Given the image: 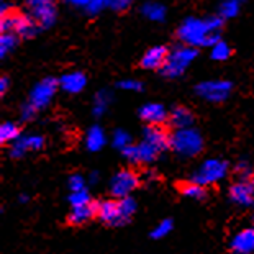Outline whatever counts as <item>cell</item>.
Instances as JSON below:
<instances>
[{
	"label": "cell",
	"mask_w": 254,
	"mask_h": 254,
	"mask_svg": "<svg viewBox=\"0 0 254 254\" xmlns=\"http://www.w3.org/2000/svg\"><path fill=\"white\" fill-rule=\"evenodd\" d=\"M251 186H253V187H254V174H253V176H251Z\"/></svg>",
	"instance_id": "7bdbcfd3"
},
{
	"label": "cell",
	"mask_w": 254,
	"mask_h": 254,
	"mask_svg": "<svg viewBox=\"0 0 254 254\" xmlns=\"http://www.w3.org/2000/svg\"><path fill=\"white\" fill-rule=\"evenodd\" d=\"M59 82L55 77H45L38 82L30 92V104L35 105L38 110L45 109V107L50 105V102L55 97L56 90H58Z\"/></svg>",
	"instance_id": "9c48e42d"
},
{
	"label": "cell",
	"mask_w": 254,
	"mask_h": 254,
	"mask_svg": "<svg viewBox=\"0 0 254 254\" xmlns=\"http://www.w3.org/2000/svg\"><path fill=\"white\" fill-rule=\"evenodd\" d=\"M118 202H120V208H122L123 217H125V220L128 221L133 217V213L136 212V202H134V198H131V197L118 198Z\"/></svg>",
	"instance_id": "4dcf8cb0"
},
{
	"label": "cell",
	"mask_w": 254,
	"mask_h": 254,
	"mask_svg": "<svg viewBox=\"0 0 254 254\" xmlns=\"http://www.w3.org/2000/svg\"><path fill=\"white\" fill-rule=\"evenodd\" d=\"M139 117L146 125H159L163 127L169 120V112L161 104H144L139 109Z\"/></svg>",
	"instance_id": "4fadbf2b"
},
{
	"label": "cell",
	"mask_w": 254,
	"mask_h": 254,
	"mask_svg": "<svg viewBox=\"0 0 254 254\" xmlns=\"http://www.w3.org/2000/svg\"><path fill=\"white\" fill-rule=\"evenodd\" d=\"M69 203L72 205V208L74 207H84V205H89L92 203V200H90V195H89V192L85 190H79V192H71L69 193Z\"/></svg>",
	"instance_id": "f546056e"
},
{
	"label": "cell",
	"mask_w": 254,
	"mask_h": 254,
	"mask_svg": "<svg viewBox=\"0 0 254 254\" xmlns=\"http://www.w3.org/2000/svg\"><path fill=\"white\" fill-rule=\"evenodd\" d=\"M118 87L123 90H129V92H139L143 89V84L136 79H125L118 82Z\"/></svg>",
	"instance_id": "836d02e7"
},
{
	"label": "cell",
	"mask_w": 254,
	"mask_h": 254,
	"mask_svg": "<svg viewBox=\"0 0 254 254\" xmlns=\"http://www.w3.org/2000/svg\"><path fill=\"white\" fill-rule=\"evenodd\" d=\"M230 248L235 254L254 253V228H246L236 233L230 243Z\"/></svg>",
	"instance_id": "e0dca14e"
},
{
	"label": "cell",
	"mask_w": 254,
	"mask_h": 254,
	"mask_svg": "<svg viewBox=\"0 0 254 254\" xmlns=\"http://www.w3.org/2000/svg\"><path fill=\"white\" fill-rule=\"evenodd\" d=\"M45 139L40 134H28V136H20L17 141L12 144V158H21L28 151H38L43 148Z\"/></svg>",
	"instance_id": "9a60e30c"
},
{
	"label": "cell",
	"mask_w": 254,
	"mask_h": 254,
	"mask_svg": "<svg viewBox=\"0 0 254 254\" xmlns=\"http://www.w3.org/2000/svg\"><path fill=\"white\" fill-rule=\"evenodd\" d=\"M236 172L240 174L241 179H246L248 176H253L251 174V166H250V163H246V161H241V163H238Z\"/></svg>",
	"instance_id": "74e56055"
},
{
	"label": "cell",
	"mask_w": 254,
	"mask_h": 254,
	"mask_svg": "<svg viewBox=\"0 0 254 254\" xmlns=\"http://www.w3.org/2000/svg\"><path fill=\"white\" fill-rule=\"evenodd\" d=\"M59 85H61V89L64 92H67V94H79V92H82L85 85H87V77L80 71H71V72H66L59 79Z\"/></svg>",
	"instance_id": "ac0fdd59"
},
{
	"label": "cell",
	"mask_w": 254,
	"mask_h": 254,
	"mask_svg": "<svg viewBox=\"0 0 254 254\" xmlns=\"http://www.w3.org/2000/svg\"><path fill=\"white\" fill-rule=\"evenodd\" d=\"M97 218L110 226H122L127 223L118 200H104L97 203Z\"/></svg>",
	"instance_id": "30bf717a"
},
{
	"label": "cell",
	"mask_w": 254,
	"mask_h": 254,
	"mask_svg": "<svg viewBox=\"0 0 254 254\" xmlns=\"http://www.w3.org/2000/svg\"><path fill=\"white\" fill-rule=\"evenodd\" d=\"M18 45V36L13 33H2L0 36V56L5 58L8 53H12Z\"/></svg>",
	"instance_id": "484cf974"
},
{
	"label": "cell",
	"mask_w": 254,
	"mask_h": 254,
	"mask_svg": "<svg viewBox=\"0 0 254 254\" xmlns=\"http://www.w3.org/2000/svg\"><path fill=\"white\" fill-rule=\"evenodd\" d=\"M231 89H233V85L228 80H205V82H200L197 85L195 92L203 100L220 104V102H225L228 99Z\"/></svg>",
	"instance_id": "52a82bcc"
},
{
	"label": "cell",
	"mask_w": 254,
	"mask_h": 254,
	"mask_svg": "<svg viewBox=\"0 0 254 254\" xmlns=\"http://www.w3.org/2000/svg\"><path fill=\"white\" fill-rule=\"evenodd\" d=\"M143 141L151 144L161 153V151L171 148V134L167 133V129L164 127L148 125L143 129Z\"/></svg>",
	"instance_id": "7c38bea8"
},
{
	"label": "cell",
	"mask_w": 254,
	"mask_h": 254,
	"mask_svg": "<svg viewBox=\"0 0 254 254\" xmlns=\"http://www.w3.org/2000/svg\"><path fill=\"white\" fill-rule=\"evenodd\" d=\"M181 192L186 197L193 198V200H202V198H205V195H207V192H205V187L200 186V184H197V182H193V181L182 184V186H181Z\"/></svg>",
	"instance_id": "cb8c5ba5"
},
{
	"label": "cell",
	"mask_w": 254,
	"mask_h": 254,
	"mask_svg": "<svg viewBox=\"0 0 254 254\" xmlns=\"http://www.w3.org/2000/svg\"><path fill=\"white\" fill-rule=\"evenodd\" d=\"M36 112H38L36 107L31 105L30 102H26V104L21 107L20 117H21V120H23V122H30V120H33V118L36 117Z\"/></svg>",
	"instance_id": "d590c367"
},
{
	"label": "cell",
	"mask_w": 254,
	"mask_h": 254,
	"mask_svg": "<svg viewBox=\"0 0 254 254\" xmlns=\"http://www.w3.org/2000/svg\"><path fill=\"white\" fill-rule=\"evenodd\" d=\"M221 18H233L240 12V0H223L218 7Z\"/></svg>",
	"instance_id": "4316f807"
},
{
	"label": "cell",
	"mask_w": 254,
	"mask_h": 254,
	"mask_svg": "<svg viewBox=\"0 0 254 254\" xmlns=\"http://www.w3.org/2000/svg\"><path fill=\"white\" fill-rule=\"evenodd\" d=\"M210 50H212L210 56H212V59H215V61H226V59L231 56V48L226 45L225 41H218L217 45L212 46Z\"/></svg>",
	"instance_id": "83f0119b"
},
{
	"label": "cell",
	"mask_w": 254,
	"mask_h": 254,
	"mask_svg": "<svg viewBox=\"0 0 254 254\" xmlns=\"http://www.w3.org/2000/svg\"><path fill=\"white\" fill-rule=\"evenodd\" d=\"M97 177H99V172H92V174H90V182L92 184L97 182Z\"/></svg>",
	"instance_id": "60d3db41"
},
{
	"label": "cell",
	"mask_w": 254,
	"mask_h": 254,
	"mask_svg": "<svg viewBox=\"0 0 254 254\" xmlns=\"http://www.w3.org/2000/svg\"><path fill=\"white\" fill-rule=\"evenodd\" d=\"M67 187H69V190H71V192L84 190V189H85V179L80 174H74V176L69 177Z\"/></svg>",
	"instance_id": "d6a6232c"
},
{
	"label": "cell",
	"mask_w": 254,
	"mask_h": 254,
	"mask_svg": "<svg viewBox=\"0 0 254 254\" xmlns=\"http://www.w3.org/2000/svg\"><path fill=\"white\" fill-rule=\"evenodd\" d=\"M105 143H107V136L100 127H92L87 131V134H85V146H87V149L92 151V153L102 149Z\"/></svg>",
	"instance_id": "7402d4cb"
},
{
	"label": "cell",
	"mask_w": 254,
	"mask_h": 254,
	"mask_svg": "<svg viewBox=\"0 0 254 254\" xmlns=\"http://www.w3.org/2000/svg\"><path fill=\"white\" fill-rule=\"evenodd\" d=\"M167 56H169V50L163 45L149 48L141 58V67L151 69V71H154V69H159L161 71L167 61Z\"/></svg>",
	"instance_id": "5bb4252c"
},
{
	"label": "cell",
	"mask_w": 254,
	"mask_h": 254,
	"mask_svg": "<svg viewBox=\"0 0 254 254\" xmlns=\"http://www.w3.org/2000/svg\"><path fill=\"white\" fill-rule=\"evenodd\" d=\"M133 2H134V0H107V3H109V8L115 10V12L127 10Z\"/></svg>",
	"instance_id": "8d00e7d4"
},
{
	"label": "cell",
	"mask_w": 254,
	"mask_h": 254,
	"mask_svg": "<svg viewBox=\"0 0 254 254\" xmlns=\"http://www.w3.org/2000/svg\"><path fill=\"white\" fill-rule=\"evenodd\" d=\"M138 186H139V177L134 174L133 171L123 169V171H118L110 179L109 189H110L113 197L125 198V197H129V193H131Z\"/></svg>",
	"instance_id": "ba28073f"
},
{
	"label": "cell",
	"mask_w": 254,
	"mask_h": 254,
	"mask_svg": "<svg viewBox=\"0 0 254 254\" xmlns=\"http://www.w3.org/2000/svg\"><path fill=\"white\" fill-rule=\"evenodd\" d=\"M8 84H10V80H8V77H0V94H5L7 92V89H8Z\"/></svg>",
	"instance_id": "ab89813d"
},
{
	"label": "cell",
	"mask_w": 254,
	"mask_h": 254,
	"mask_svg": "<svg viewBox=\"0 0 254 254\" xmlns=\"http://www.w3.org/2000/svg\"><path fill=\"white\" fill-rule=\"evenodd\" d=\"M26 13L36 21L40 28H51L58 20V8L55 0H28Z\"/></svg>",
	"instance_id": "5b68a950"
},
{
	"label": "cell",
	"mask_w": 254,
	"mask_h": 254,
	"mask_svg": "<svg viewBox=\"0 0 254 254\" xmlns=\"http://www.w3.org/2000/svg\"><path fill=\"white\" fill-rule=\"evenodd\" d=\"M141 13H143V17L148 18L149 21H164L167 10L163 3L148 0V2H144L141 5Z\"/></svg>",
	"instance_id": "44dd1931"
},
{
	"label": "cell",
	"mask_w": 254,
	"mask_h": 254,
	"mask_svg": "<svg viewBox=\"0 0 254 254\" xmlns=\"http://www.w3.org/2000/svg\"><path fill=\"white\" fill-rule=\"evenodd\" d=\"M197 55H198L197 48H192L187 45L176 46L174 50L169 51V56H167L164 67L161 69V74L169 79L179 77V75H182L184 71L195 61Z\"/></svg>",
	"instance_id": "3957f363"
},
{
	"label": "cell",
	"mask_w": 254,
	"mask_h": 254,
	"mask_svg": "<svg viewBox=\"0 0 254 254\" xmlns=\"http://www.w3.org/2000/svg\"><path fill=\"white\" fill-rule=\"evenodd\" d=\"M171 231H172V220L166 218V220L161 221V223H158V226L151 231V236H153L154 240H161V238L169 235Z\"/></svg>",
	"instance_id": "1f68e13d"
},
{
	"label": "cell",
	"mask_w": 254,
	"mask_h": 254,
	"mask_svg": "<svg viewBox=\"0 0 254 254\" xmlns=\"http://www.w3.org/2000/svg\"><path fill=\"white\" fill-rule=\"evenodd\" d=\"M94 217H97V203L92 202L89 205H84V207H74L71 210V213L67 215V223L79 226L87 223Z\"/></svg>",
	"instance_id": "d6986e66"
},
{
	"label": "cell",
	"mask_w": 254,
	"mask_h": 254,
	"mask_svg": "<svg viewBox=\"0 0 254 254\" xmlns=\"http://www.w3.org/2000/svg\"><path fill=\"white\" fill-rule=\"evenodd\" d=\"M26 200H28V197H26V195H21L20 197V202H26Z\"/></svg>",
	"instance_id": "b9f144b4"
},
{
	"label": "cell",
	"mask_w": 254,
	"mask_h": 254,
	"mask_svg": "<svg viewBox=\"0 0 254 254\" xmlns=\"http://www.w3.org/2000/svg\"><path fill=\"white\" fill-rule=\"evenodd\" d=\"M69 5H72V7H77V8H87L92 0H66Z\"/></svg>",
	"instance_id": "f35d334b"
},
{
	"label": "cell",
	"mask_w": 254,
	"mask_h": 254,
	"mask_svg": "<svg viewBox=\"0 0 254 254\" xmlns=\"http://www.w3.org/2000/svg\"><path fill=\"white\" fill-rule=\"evenodd\" d=\"M0 28H2V33H13L18 38H33L40 26L28 13L8 12L7 15H2Z\"/></svg>",
	"instance_id": "277c9868"
},
{
	"label": "cell",
	"mask_w": 254,
	"mask_h": 254,
	"mask_svg": "<svg viewBox=\"0 0 254 254\" xmlns=\"http://www.w3.org/2000/svg\"><path fill=\"white\" fill-rule=\"evenodd\" d=\"M171 148L179 156L192 158V156H197L200 151H202L203 138L198 129H195L193 127L176 129V131L171 134Z\"/></svg>",
	"instance_id": "7a4b0ae2"
},
{
	"label": "cell",
	"mask_w": 254,
	"mask_h": 254,
	"mask_svg": "<svg viewBox=\"0 0 254 254\" xmlns=\"http://www.w3.org/2000/svg\"><path fill=\"white\" fill-rule=\"evenodd\" d=\"M158 153H159L158 149L153 148V146L148 144L146 141L131 144V146H128L127 149L122 151V154L133 164H151L158 158Z\"/></svg>",
	"instance_id": "8fae6325"
},
{
	"label": "cell",
	"mask_w": 254,
	"mask_h": 254,
	"mask_svg": "<svg viewBox=\"0 0 254 254\" xmlns=\"http://www.w3.org/2000/svg\"><path fill=\"white\" fill-rule=\"evenodd\" d=\"M169 123L176 129L190 128L193 123V113L186 107H174L169 113Z\"/></svg>",
	"instance_id": "ffe728a7"
},
{
	"label": "cell",
	"mask_w": 254,
	"mask_h": 254,
	"mask_svg": "<svg viewBox=\"0 0 254 254\" xmlns=\"http://www.w3.org/2000/svg\"><path fill=\"white\" fill-rule=\"evenodd\" d=\"M223 26V18L210 17V18H197L189 17L181 23L177 28V38L182 41V45L198 48H212L217 45L220 40V31Z\"/></svg>",
	"instance_id": "6da1fadb"
},
{
	"label": "cell",
	"mask_w": 254,
	"mask_h": 254,
	"mask_svg": "<svg viewBox=\"0 0 254 254\" xmlns=\"http://www.w3.org/2000/svg\"><path fill=\"white\" fill-rule=\"evenodd\" d=\"M20 136V129L18 127L15 125L12 122H7V123H2L0 127V141L2 143H15Z\"/></svg>",
	"instance_id": "d4e9b609"
},
{
	"label": "cell",
	"mask_w": 254,
	"mask_h": 254,
	"mask_svg": "<svg viewBox=\"0 0 254 254\" xmlns=\"http://www.w3.org/2000/svg\"><path fill=\"white\" fill-rule=\"evenodd\" d=\"M112 102V94L109 90H100L97 92L95 97H94V107H92V112H94L95 117H100L104 115V113L107 112V109H109Z\"/></svg>",
	"instance_id": "603a6c76"
},
{
	"label": "cell",
	"mask_w": 254,
	"mask_h": 254,
	"mask_svg": "<svg viewBox=\"0 0 254 254\" xmlns=\"http://www.w3.org/2000/svg\"><path fill=\"white\" fill-rule=\"evenodd\" d=\"M105 8H109L107 0H92L89 7L85 8V12H87L89 15H99L100 12H104Z\"/></svg>",
	"instance_id": "e575fe53"
},
{
	"label": "cell",
	"mask_w": 254,
	"mask_h": 254,
	"mask_svg": "<svg viewBox=\"0 0 254 254\" xmlns=\"http://www.w3.org/2000/svg\"><path fill=\"white\" fill-rule=\"evenodd\" d=\"M228 164L221 159H207L198 166V169L193 172L192 181L200 184V186H212L217 184L226 176Z\"/></svg>",
	"instance_id": "8992f818"
},
{
	"label": "cell",
	"mask_w": 254,
	"mask_h": 254,
	"mask_svg": "<svg viewBox=\"0 0 254 254\" xmlns=\"http://www.w3.org/2000/svg\"><path fill=\"white\" fill-rule=\"evenodd\" d=\"M230 198L233 200L235 203L243 205V207H248V205L254 203V187L251 186V182L246 181H240L233 184L230 187Z\"/></svg>",
	"instance_id": "2e32d148"
},
{
	"label": "cell",
	"mask_w": 254,
	"mask_h": 254,
	"mask_svg": "<svg viewBox=\"0 0 254 254\" xmlns=\"http://www.w3.org/2000/svg\"><path fill=\"white\" fill-rule=\"evenodd\" d=\"M112 143L117 149H127L128 146H131V136L125 131V129H115L112 136Z\"/></svg>",
	"instance_id": "f1b7e54d"
}]
</instances>
